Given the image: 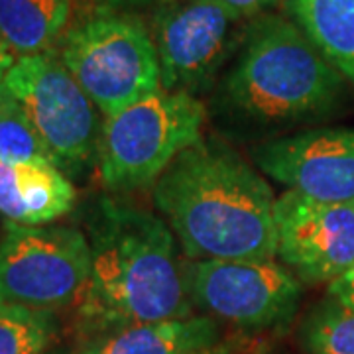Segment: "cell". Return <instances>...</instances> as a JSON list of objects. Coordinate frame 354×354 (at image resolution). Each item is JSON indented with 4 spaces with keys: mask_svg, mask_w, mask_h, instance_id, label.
<instances>
[{
    "mask_svg": "<svg viewBox=\"0 0 354 354\" xmlns=\"http://www.w3.org/2000/svg\"><path fill=\"white\" fill-rule=\"evenodd\" d=\"M153 203L191 260H274V193L223 142L199 140L153 183Z\"/></svg>",
    "mask_w": 354,
    "mask_h": 354,
    "instance_id": "6da1fadb",
    "label": "cell"
},
{
    "mask_svg": "<svg viewBox=\"0 0 354 354\" xmlns=\"http://www.w3.org/2000/svg\"><path fill=\"white\" fill-rule=\"evenodd\" d=\"M85 311L109 329L191 317L185 270L164 218L102 199L91 223Z\"/></svg>",
    "mask_w": 354,
    "mask_h": 354,
    "instance_id": "7a4b0ae2",
    "label": "cell"
},
{
    "mask_svg": "<svg viewBox=\"0 0 354 354\" xmlns=\"http://www.w3.org/2000/svg\"><path fill=\"white\" fill-rule=\"evenodd\" d=\"M341 91L342 75L301 28L266 14L246 28L223 97L244 120L276 127L329 113Z\"/></svg>",
    "mask_w": 354,
    "mask_h": 354,
    "instance_id": "3957f363",
    "label": "cell"
},
{
    "mask_svg": "<svg viewBox=\"0 0 354 354\" xmlns=\"http://www.w3.org/2000/svg\"><path fill=\"white\" fill-rule=\"evenodd\" d=\"M205 106L189 93L158 91L106 116L99 140V176L113 191L156 183L181 152L203 140Z\"/></svg>",
    "mask_w": 354,
    "mask_h": 354,
    "instance_id": "277c9868",
    "label": "cell"
},
{
    "mask_svg": "<svg viewBox=\"0 0 354 354\" xmlns=\"http://www.w3.org/2000/svg\"><path fill=\"white\" fill-rule=\"evenodd\" d=\"M59 57L104 118L162 91L152 34L132 14L97 10L77 22Z\"/></svg>",
    "mask_w": 354,
    "mask_h": 354,
    "instance_id": "5b68a950",
    "label": "cell"
},
{
    "mask_svg": "<svg viewBox=\"0 0 354 354\" xmlns=\"http://www.w3.org/2000/svg\"><path fill=\"white\" fill-rule=\"evenodd\" d=\"M2 87L22 104L51 164L65 176H81L99 150V109L65 67L57 51L16 57Z\"/></svg>",
    "mask_w": 354,
    "mask_h": 354,
    "instance_id": "8992f818",
    "label": "cell"
},
{
    "mask_svg": "<svg viewBox=\"0 0 354 354\" xmlns=\"http://www.w3.org/2000/svg\"><path fill=\"white\" fill-rule=\"evenodd\" d=\"M91 244L71 227L4 223L0 239V304L53 311L75 304L91 279Z\"/></svg>",
    "mask_w": 354,
    "mask_h": 354,
    "instance_id": "52a82bcc",
    "label": "cell"
},
{
    "mask_svg": "<svg viewBox=\"0 0 354 354\" xmlns=\"http://www.w3.org/2000/svg\"><path fill=\"white\" fill-rule=\"evenodd\" d=\"M183 270L193 305L246 329L290 323L301 297L297 276L274 260H193Z\"/></svg>",
    "mask_w": 354,
    "mask_h": 354,
    "instance_id": "ba28073f",
    "label": "cell"
},
{
    "mask_svg": "<svg viewBox=\"0 0 354 354\" xmlns=\"http://www.w3.org/2000/svg\"><path fill=\"white\" fill-rule=\"evenodd\" d=\"M241 20L215 0H169L153 16L162 88L195 95L211 85L236 44Z\"/></svg>",
    "mask_w": 354,
    "mask_h": 354,
    "instance_id": "9c48e42d",
    "label": "cell"
},
{
    "mask_svg": "<svg viewBox=\"0 0 354 354\" xmlns=\"http://www.w3.org/2000/svg\"><path fill=\"white\" fill-rule=\"evenodd\" d=\"M276 256L305 281H333L354 262V205L288 189L274 203Z\"/></svg>",
    "mask_w": 354,
    "mask_h": 354,
    "instance_id": "30bf717a",
    "label": "cell"
},
{
    "mask_svg": "<svg viewBox=\"0 0 354 354\" xmlns=\"http://www.w3.org/2000/svg\"><path fill=\"white\" fill-rule=\"evenodd\" d=\"M260 171L309 199L354 205V130L317 128L252 150Z\"/></svg>",
    "mask_w": 354,
    "mask_h": 354,
    "instance_id": "8fae6325",
    "label": "cell"
},
{
    "mask_svg": "<svg viewBox=\"0 0 354 354\" xmlns=\"http://www.w3.org/2000/svg\"><path fill=\"white\" fill-rule=\"evenodd\" d=\"M73 183L51 162H0V215L26 227H44L75 207Z\"/></svg>",
    "mask_w": 354,
    "mask_h": 354,
    "instance_id": "7c38bea8",
    "label": "cell"
},
{
    "mask_svg": "<svg viewBox=\"0 0 354 354\" xmlns=\"http://www.w3.org/2000/svg\"><path fill=\"white\" fill-rule=\"evenodd\" d=\"M211 317H185L109 329L81 354H193L216 344Z\"/></svg>",
    "mask_w": 354,
    "mask_h": 354,
    "instance_id": "4fadbf2b",
    "label": "cell"
},
{
    "mask_svg": "<svg viewBox=\"0 0 354 354\" xmlns=\"http://www.w3.org/2000/svg\"><path fill=\"white\" fill-rule=\"evenodd\" d=\"M71 0H0V36L16 57L51 51L71 20Z\"/></svg>",
    "mask_w": 354,
    "mask_h": 354,
    "instance_id": "5bb4252c",
    "label": "cell"
},
{
    "mask_svg": "<svg viewBox=\"0 0 354 354\" xmlns=\"http://www.w3.org/2000/svg\"><path fill=\"white\" fill-rule=\"evenodd\" d=\"M295 24L354 85V0H288Z\"/></svg>",
    "mask_w": 354,
    "mask_h": 354,
    "instance_id": "9a60e30c",
    "label": "cell"
},
{
    "mask_svg": "<svg viewBox=\"0 0 354 354\" xmlns=\"http://www.w3.org/2000/svg\"><path fill=\"white\" fill-rule=\"evenodd\" d=\"M55 330L51 311L0 304V354H46Z\"/></svg>",
    "mask_w": 354,
    "mask_h": 354,
    "instance_id": "2e32d148",
    "label": "cell"
},
{
    "mask_svg": "<svg viewBox=\"0 0 354 354\" xmlns=\"http://www.w3.org/2000/svg\"><path fill=\"white\" fill-rule=\"evenodd\" d=\"M0 162L30 164L51 162L22 104L0 85Z\"/></svg>",
    "mask_w": 354,
    "mask_h": 354,
    "instance_id": "e0dca14e",
    "label": "cell"
},
{
    "mask_svg": "<svg viewBox=\"0 0 354 354\" xmlns=\"http://www.w3.org/2000/svg\"><path fill=\"white\" fill-rule=\"evenodd\" d=\"M309 354H354V309L329 299L317 307L304 329Z\"/></svg>",
    "mask_w": 354,
    "mask_h": 354,
    "instance_id": "ac0fdd59",
    "label": "cell"
},
{
    "mask_svg": "<svg viewBox=\"0 0 354 354\" xmlns=\"http://www.w3.org/2000/svg\"><path fill=\"white\" fill-rule=\"evenodd\" d=\"M327 295L333 301L354 309V262L342 272L339 278L329 281Z\"/></svg>",
    "mask_w": 354,
    "mask_h": 354,
    "instance_id": "d6986e66",
    "label": "cell"
},
{
    "mask_svg": "<svg viewBox=\"0 0 354 354\" xmlns=\"http://www.w3.org/2000/svg\"><path fill=\"white\" fill-rule=\"evenodd\" d=\"M216 4H221L223 8H227L228 12L234 18H252L262 14L268 8L276 6L279 0H215Z\"/></svg>",
    "mask_w": 354,
    "mask_h": 354,
    "instance_id": "ffe728a7",
    "label": "cell"
},
{
    "mask_svg": "<svg viewBox=\"0 0 354 354\" xmlns=\"http://www.w3.org/2000/svg\"><path fill=\"white\" fill-rule=\"evenodd\" d=\"M14 62H16V55L10 51V48L6 46V41L0 36V83H2L4 75L8 73V69L14 65Z\"/></svg>",
    "mask_w": 354,
    "mask_h": 354,
    "instance_id": "44dd1931",
    "label": "cell"
},
{
    "mask_svg": "<svg viewBox=\"0 0 354 354\" xmlns=\"http://www.w3.org/2000/svg\"><path fill=\"white\" fill-rule=\"evenodd\" d=\"M193 354H236L234 351H230L228 346H223V344H213L209 348H203V351H197Z\"/></svg>",
    "mask_w": 354,
    "mask_h": 354,
    "instance_id": "7402d4cb",
    "label": "cell"
},
{
    "mask_svg": "<svg viewBox=\"0 0 354 354\" xmlns=\"http://www.w3.org/2000/svg\"><path fill=\"white\" fill-rule=\"evenodd\" d=\"M99 2H106V4H120V2H142V0H99Z\"/></svg>",
    "mask_w": 354,
    "mask_h": 354,
    "instance_id": "603a6c76",
    "label": "cell"
},
{
    "mask_svg": "<svg viewBox=\"0 0 354 354\" xmlns=\"http://www.w3.org/2000/svg\"><path fill=\"white\" fill-rule=\"evenodd\" d=\"M46 354H48V353H46Z\"/></svg>",
    "mask_w": 354,
    "mask_h": 354,
    "instance_id": "cb8c5ba5",
    "label": "cell"
}]
</instances>
